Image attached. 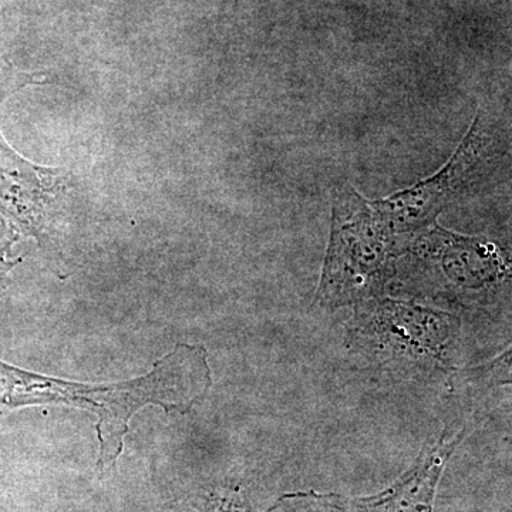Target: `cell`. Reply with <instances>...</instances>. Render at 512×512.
<instances>
[{"mask_svg":"<svg viewBox=\"0 0 512 512\" xmlns=\"http://www.w3.org/2000/svg\"><path fill=\"white\" fill-rule=\"evenodd\" d=\"M8 238L9 237H6V235H3L2 232H0V285H2L3 278L8 274L9 269L15 265V262L9 261L5 255L6 249L10 247V241H5V239Z\"/></svg>","mask_w":512,"mask_h":512,"instance_id":"cell-8","label":"cell"},{"mask_svg":"<svg viewBox=\"0 0 512 512\" xmlns=\"http://www.w3.org/2000/svg\"><path fill=\"white\" fill-rule=\"evenodd\" d=\"M265 512H348L343 497L336 494L292 493L282 495Z\"/></svg>","mask_w":512,"mask_h":512,"instance_id":"cell-7","label":"cell"},{"mask_svg":"<svg viewBox=\"0 0 512 512\" xmlns=\"http://www.w3.org/2000/svg\"><path fill=\"white\" fill-rule=\"evenodd\" d=\"M357 315V338L382 362L416 367L446 365L460 320L413 303L373 299Z\"/></svg>","mask_w":512,"mask_h":512,"instance_id":"cell-3","label":"cell"},{"mask_svg":"<svg viewBox=\"0 0 512 512\" xmlns=\"http://www.w3.org/2000/svg\"><path fill=\"white\" fill-rule=\"evenodd\" d=\"M46 82L39 74L19 73L8 64L0 70V104L23 87ZM64 185L66 175L60 168L30 163L0 134V215L15 221L26 234L37 237Z\"/></svg>","mask_w":512,"mask_h":512,"instance_id":"cell-4","label":"cell"},{"mask_svg":"<svg viewBox=\"0 0 512 512\" xmlns=\"http://www.w3.org/2000/svg\"><path fill=\"white\" fill-rule=\"evenodd\" d=\"M466 429L457 434L444 433L433 447L417 458L414 466L379 494L345 498L348 512H434L437 487L444 468L464 439Z\"/></svg>","mask_w":512,"mask_h":512,"instance_id":"cell-5","label":"cell"},{"mask_svg":"<svg viewBox=\"0 0 512 512\" xmlns=\"http://www.w3.org/2000/svg\"><path fill=\"white\" fill-rule=\"evenodd\" d=\"M480 138L476 126L464 138L457 153L448 161L439 174L434 175L426 183L417 184L412 190L400 192L387 200L375 202L377 214L386 222L387 227L396 231H409L433 220L440 211L443 201L450 197L467 177L468 168L474 167L477 161Z\"/></svg>","mask_w":512,"mask_h":512,"instance_id":"cell-6","label":"cell"},{"mask_svg":"<svg viewBox=\"0 0 512 512\" xmlns=\"http://www.w3.org/2000/svg\"><path fill=\"white\" fill-rule=\"evenodd\" d=\"M212 384L207 350L202 346L178 345L158 360L146 376L130 382L90 384L66 382L55 377L28 375L26 406L67 404L97 414L100 471L116 466L123 450L128 423L143 407H163L168 413H187L204 399Z\"/></svg>","mask_w":512,"mask_h":512,"instance_id":"cell-1","label":"cell"},{"mask_svg":"<svg viewBox=\"0 0 512 512\" xmlns=\"http://www.w3.org/2000/svg\"><path fill=\"white\" fill-rule=\"evenodd\" d=\"M386 222L365 204L335 211L332 241L316 299L339 306L379 298L390 272L392 244Z\"/></svg>","mask_w":512,"mask_h":512,"instance_id":"cell-2","label":"cell"}]
</instances>
